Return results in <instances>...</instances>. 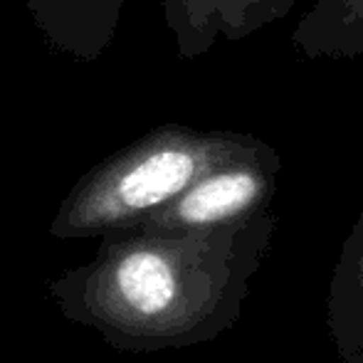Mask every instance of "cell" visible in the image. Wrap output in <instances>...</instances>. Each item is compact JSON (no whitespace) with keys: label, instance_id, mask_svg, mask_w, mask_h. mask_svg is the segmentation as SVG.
Segmentation results:
<instances>
[{"label":"cell","instance_id":"cell-1","mask_svg":"<svg viewBox=\"0 0 363 363\" xmlns=\"http://www.w3.org/2000/svg\"><path fill=\"white\" fill-rule=\"evenodd\" d=\"M277 233L272 213L203 233L106 235L52 284L62 311L124 351L206 344L240 321Z\"/></svg>","mask_w":363,"mask_h":363},{"label":"cell","instance_id":"cell-2","mask_svg":"<svg viewBox=\"0 0 363 363\" xmlns=\"http://www.w3.org/2000/svg\"><path fill=\"white\" fill-rule=\"evenodd\" d=\"M269 144L240 131L163 124L86 171L57 208L50 233L79 240L139 230L201 178Z\"/></svg>","mask_w":363,"mask_h":363},{"label":"cell","instance_id":"cell-3","mask_svg":"<svg viewBox=\"0 0 363 363\" xmlns=\"http://www.w3.org/2000/svg\"><path fill=\"white\" fill-rule=\"evenodd\" d=\"M282 156L269 146L252 158L233 161L188 188L178 201L156 213L139 230L146 233H203L230 228L269 213Z\"/></svg>","mask_w":363,"mask_h":363},{"label":"cell","instance_id":"cell-4","mask_svg":"<svg viewBox=\"0 0 363 363\" xmlns=\"http://www.w3.org/2000/svg\"><path fill=\"white\" fill-rule=\"evenodd\" d=\"M126 0H25L48 45L79 62H94L116 38Z\"/></svg>","mask_w":363,"mask_h":363},{"label":"cell","instance_id":"cell-5","mask_svg":"<svg viewBox=\"0 0 363 363\" xmlns=\"http://www.w3.org/2000/svg\"><path fill=\"white\" fill-rule=\"evenodd\" d=\"M326 329L339 363H363V211L346 235L331 272Z\"/></svg>","mask_w":363,"mask_h":363},{"label":"cell","instance_id":"cell-6","mask_svg":"<svg viewBox=\"0 0 363 363\" xmlns=\"http://www.w3.org/2000/svg\"><path fill=\"white\" fill-rule=\"evenodd\" d=\"M304 60L363 57V0H314L291 33Z\"/></svg>","mask_w":363,"mask_h":363},{"label":"cell","instance_id":"cell-7","mask_svg":"<svg viewBox=\"0 0 363 363\" xmlns=\"http://www.w3.org/2000/svg\"><path fill=\"white\" fill-rule=\"evenodd\" d=\"M163 20L183 60L203 57L218 40L216 0H163Z\"/></svg>","mask_w":363,"mask_h":363},{"label":"cell","instance_id":"cell-8","mask_svg":"<svg viewBox=\"0 0 363 363\" xmlns=\"http://www.w3.org/2000/svg\"><path fill=\"white\" fill-rule=\"evenodd\" d=\"M296 0H216L218 38L240 43L259 28L287 18Z\"/></svg>","mask_w":363,"mask_h":363}]
</instances>
